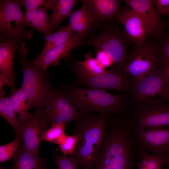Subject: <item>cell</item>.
Instances as JSON below:
<instances>
[{
  "mask_svg": "<svg viewBox=\"0 0 169 169\" xmlns=\"http://www.w3.org/2000/svg\"><path fill=\"white\" fill-rule=\"evenodd\" d=\"M141 16L148 30L147 36L158 42L164 33L166 23L157 11L153 0H123Z\"/></svg>",
  "mask_w": 169,
  "mask_h": 169,
  "instance_id": "4fadbf2b",
  "label": "cell"
},
{
  "mask_svg": "<svg viewBox=\"0 0 169 169\" xmlns=\"http://www.w3.org/2000/svg\"><path fill=\"white\" fill-rule=\"evenodd\" d=\"M78 140V136L74 134L67 136L64 142L59 145L61 151L64 155H73Z\"/></svg>",
  "mask_w": 169,
  "mask_h": 169,
  "instance_id": "1f68e13d",
  "label": "cell"
},
{
  "mask_svg": "<svg viewBox=\"0 0 169 169\" xmlns=\"http://www.w3.org/2000/svg\"><path fill=\"white\" fill-rule=\"evenodd\" d=\"M0 169H6L2 165V166H1Z\"/></svg>",
  "mask_w": 169,
  "mask_h": 169,
  "instance_id": "f35d334b",
  "label": "cell"
},
{
  "mask_svg": "<svg viewBox=\"0 0 169 169\" xmlns=\"http://www.w3.org/2000/svg\"><path fill=\"white\" fill-rule=\"evenodd\" d=\"M19 0L0 1V31L9 39L22 41L30 39L32 30L24 27Z\"/></svg>",
  "mask_w": 169,
  "mask_h": 169,
  "instance_id": "30bf717a",
  "label": "cell"
},
{
  "mask_svg": "<svg viewBox=\"0 0 169 169\" xmlns=\"http://www.w3.org/2000/svg\"><path fill=\"white\" fill-rule=\"evenodd\" d=\"M154 5L161 15H168L169 13V0H153Z\"/></svg>",
  "mask_w": 169,
  "mask_h": 169,
  "instance_id": "e575fe53",
  "label": "cell"
},
{
  "mask_svg": "<svg viewBox=\"0 0 169 169\" xmlns=\"http://www.w3.org/2000/svg\"><path fill=\"white\" fill-rule=\"evenodd\" d=\"M23 143L20 135H16L12 141L0 146V161L4 162L13 157L19 146Z\"/></svg>",
  "mask_w": 169,
  "mask_h": 169,
  "instance_id": "83f0119b",
  "label": "cell"
},
{
  "mask_svg": "<svg viewBox=\"0 0 169 169\" xmlns=\"http://www.w3.org/2000/svg\"><path fill=\"white\" fill-rule=\"evenodd\" d=\"M136 166L138 167V169H148L146 167L141 165L139 162L137 161Z\"/></svg>",
  "mask_w": 169,
  "mask_h": 169,
  "instance_id": "74e56055",
  "label": "cell"
},
{
  "mask_svg": "<svg viewBox=\"0 0 169 169\" xmlns=\"http://www.w3.org/2000/svg\"><path fill=\"white\" fill-rule=\"evenodd\" d=\"M156 43L147 38L135 44L130 52L123 70L131 78L132 83L143 79L154 70L162 67L156 55Z\"/></svg>",
  "mask_w": 169,
  "mask_h": 169,
  "instance_id": "ba28073f",
  "label": "cell"
},
{
  "mask_svg": "<svg viewBox=\"0 0 169 169\" xmlns=\"http://www.w3.org/2000/svg\"><path fill=\"white\" fill-rule=\"evenodd\" d=\"M85 59L82 61H75L87 73L92 75H98L105 72L107 70L96 59L92 57L91 52L87 53L85 55Z\"/></svg>",
  "mask_w": 169,
  "mask_h": 169,
  "instance_id": "484cf974",
  "label": "cell"
},
{
  "mask_svg": "<svg viewBox=\"0 0 169 169\" xmlns=\"http://www.w3.org/2000/svg\"><path fill=\"white\" fill-rule=\"evenodd\" d=\"M132 42L124 28L114 21L105 23L99 34L85 39L81 46L89 45L96 51L105 53L112 59L114 65L123 69L129 58L130 52L128 49Z\"/></svg>",
  "mask_w": 169,
  "mask_h": 169,
  "instance_id": "277c9868",
  "label": "cell"
},
{
  "mask_svg": "<svg viewBox=\"0 0 169 169\" xmlns=\"http://www.w3.org/2000/svg\"><path fill=\"white\" fill-rule=\"evenodd\" d=\"M68 27V24L61 27L57 32L53 33H51L45 35L44 44L43 49L45 48L49 44L55 42Z\"/></svg>",
  "mask_w": 169,
  "mask_h": 169,
  "instance_id": "836d02e7",
  "label": "cell"
},
{
  "mask_svg": "<svg viewBox=\"0 0 169 169\" xmlns=\"http://www.w3.org/2000/svg\"><path fill=\"white\" fill-rule=\"evenodd\" d=\"M125 115L132 132L169 127V103L130 105Z\"/></svg>",
  "mask_w": 169,
  "mask_h": 169,
  "instance_id": "52a82bcc",
  "label": "cell"
},
{
  "mask_svg": "<svg viewBox=\"0 0 169 169\" xmlns=\"http://www.w3.org/2000/svg\"><path fill=\"white\" fill-rule=\"evenodd\" d=\"M9 97L12 107L18 115V123L21 128L25 124L30 115L31 113L28 111L32 106L27 95L21 87L12 90Z\"/></svg>",
  "mask_w": 169,
  "mask_h": 169,
  "instance_id": "ffe728a7",
  "label": "cell"
},
{
  "mask_svg": "<svg viewBox=\"0 0 169 169\" xmlns=\"http://www.w3.org/2000/svg\"><path fill=\"white\" fill-rule=\"evenodd\" d=\"M65 59L69 69L74 74L75 80L70 83L76 86L83 85L90 88L105 90L112 89L122 94H128L132 83L130 77L123 69L113 65L109 70L98 75L90 74L74 61L71 62L68 57Z\"/></svg>",
  "mask_w": 169,
  "mask_h": 169,
  "instance_id": "8992f818",
  "label": "cell"
},
{
  "mask_svg": "<svg viewBox=\"0 0 169 169\" xmlns=\"http://www.w3.org/2000/svg\"><path fill=\"white\" fill-rule=\"evenodd\" d=\"M19 1L21 7H23L26 11H28L38 8L46 9L45 6L47 0H19Z\"/></svg>",
  "mask_w": 169,
  "mask_h": 169,
  "instance_id": "d6a6232c",
  "label": "cell"
},
{
  "mask_svg": "<svg viewBox=\"0 0 169 169\" xmlns=\"http://www.w3.org/2000/svg\"><path fill=\"white\" fill-rule=\"evenodd\" d=\"M18 46L17 42L13 40L1 42L0 44V74L10 80L11 91L16 89L13 65L15 53Z\"/></svg>",
  "mask_w": 169,
  "mask_h": 169,
  "instance_id": "ac0fdd59",
  "label": "cell"
},
{
  "mask_svg": "<svg viewBox=\"0 0 169 169\" xmlns=\"http://www.w3.org/2000/svg\"><path fill=\"white\" fill-rule=\"evenodd\" d=\"M128 101L130 105L169 103V79L163 67L143 79L131 83Z\"/></svg>",
  "mask_w": 169,
  "mask_h": 169,
  "instance_id": "5b68a950",
  "label": "cell"
},
{
  "mask_svg": "<svg viewBox=\"0 0 169 169\" xmlns=\"http://www.w3.org/2000/svg\"><path fill=\"white\" fill-rule=\"evenodd\" d=\"M13 163L9 169H41L46 166L45 160L34 155L22 147L13 157Z\"/></svg>",
  "mask_w": 169,
  "mask_h": 169,
  "instance_id": "7402d4cb",
  "label": "cell"
},
{
  "mask_svg": "<svg viewBox=\"0 0 169 169\" xmlns=\"http://www.w3.org/2000/svg\"><path fill=\"white\" fill-rule=\"evenodd\" d=\"M132 138L135 153L142 152L161 157L169 165V127L132 132Z\"/></svg>",
  "mask_w": 169,
  "mask_h": 169,
  "instance_id": "7c38bea8",
  "label": "cell"
},
{
  "mask_svg": "<svg viewBox=\"0 0 169 169\" xmlns=\"http://www.w3.org/2000/svg\"><path fill=\"white\" fill-rule=\"evenodd\" d=\"M65 125L64 124H52L51 127L44 133L43 140L57 144L59 145L62 144L67 136L64 131Z\"/></svg>",
  "mask_w": 169,
  "mask_h": 169,
  "instance_id": "d4e9b609",
  "label": "cell"
},
{
  "mask_svg": "<svg viewBox=\"0 0 169 169\" xmlns=\"http://www.w3.org/2000/svg\"><path fill=\"white\" fill-rule=\"evenodd\" d=\"M168 15L169 16V13H168Z\"/></svg>",
  "mask_w": 169,
  "mask_h": 169,
  "instance_id": "b9f144b4",
  "label": "cell"
},
{
  "mask_svg": "<svg viewBox=\"0 0 169 169\" xmlns=\"http://www.w3.org/2000/svg\"></svg>",
  "mask_w": 169,
  "mask_h": 169,
  "instance_id": "7bdbcfd3",
  "label": "cell"
},
{
  "mask_svg": "<svg viewBox=\"0 0 169 169\" xmlns=\"http://www.w3.org/2000/svg\"><path fill=\"white\" fill-rule=\"evenodd\" d=\"M68 25V28L62 33L59 37L55 42L49 44L45 48L43 49L41 53L36 58L38 59L41 57L48 50L65 43L74 35L75 32L71 29L69 24Z\"/></svg>",
  "mask_w": 169,
  "mask_h": 169,
  "instance_id": "4dcf8cb0",
  "label": "cell"
},
{
  "mask_svg": "<svg viewBox=\"0 0 169 169\" xmlns=\"http://www.w3.org/2000/svg\"><path fill=\"white\" fill-rule=\"evenodd\" d=\"M47 10L45 9L38 8L26 11L23 16L24 25L38 31L45 35L51 33L50 19Z\"/></svg>",
  "mask_w": 169,
  "mask_h": 169,
  "instance_id": "44dd1931",
  "label": "cell"
},
{
  "mask_svg": "<svg viewBox=\"0 0 169 169\" xmlns=\"http://www.w3.org/2000/svg\"><path fill=\"white\" fill-rule=\"evenodd\" d=\"M41 169H48L46 167V166H44Z\"/></svg>",
  "mask_w": 169,
  "mask_h": 169,
  "instance_id": "ab89813d",
  "label": "cell"
},
{
  "mask_svg": "<svg viewBox=\"0 0 169 169\" xmlns=\"http://www.w3.org/2000/svg\"><path fill=\"white\" fill-rule=\"evenodd\" d=\"M57 169H78L79 163L72 156L69 157L64 155L61 156L54 154Z\"/></svg>",
  "mask_w": 169,
  "mask_h": 169,
  "instance_id": "f546056e",
  "label": "cell"
},
{
  "mask_svg": "<svg viewBox=\"0 0 169 169\" xmlns=\"http://www.w3.org/2000/svg\"><path fill=\"white\" fill-rule=\"evenodd\" d=\"M39 113L51 125L54 123L66 124L71 122H76L82 118L81 114L59 87L51 88L48 104Z\"/></svg>",
  "mask_w": 169,
  "mask_h": 169,
  "instance_id": "8fae6325",
  "label": "cell"
},
{
  "mask_svg": "<svg viewBox=\"0 0 169 169\" xmlns=\"http://www.w3.org/2000/svg\"><path fill=\"white\" fill-rule=\"evenodd\" d=\"M137 154L142 158L139 163L148 169H164L163 165H167L166 160L161 157L142 152Z\"/></svg>",
  "mask_w": 169,
  "mask_h": 169,
  "instance_id": "f1b7e54d",
  "label": "cell"
},
{
  "mask_svg": "<svg viewBox=\"0 0 169 169\" xmlns=\"http://www.w3.org/2000/svg\"><path fill=\"white\" fill-rule=\"evenodd\" d=\"M116 20L123 26L127 34L135 44L143 42L147 38L148 30L143 18L132 8H122Z\"/></svg>",
  "mask_w": 169,
  "mask_h": 169,
  "instance_id": "2e32d148",
  "label": "cell"
},
{
  "mask_svg": "<svg viewBox=\"0 0 169 169\" xmlns=\"http://www.w3.org/2000/svg\"><path fill=\"white\" fill-rule=\"evenodd\" d=\"M68 24L82 38L85 39L93 23L92 18L85 6L82 4L80 8L72 12L69 16Z\"/></svg>",
  "mask_w": 169,
  "mask_h": 169,
  "instance_id": "d6986e66",
  "label": "cell"
},
{
  "mask_svg": "<svg viewBox=\"0 0 169 169\" xmlns=\"http://www.w3.org/2000/svg\"><path fill=\"white\" fill-rule=\"evenodd\" d=\"M5 95L3 89H0V115L14 128L16 135H20L21 127L16 112L11 105L9 97H5Z\"/></svg>",
  "mask_w": 169,
  "mask_h": 169,
  "instance_id": "cb8c5ba5",
  "label": "cell"
},
{
  "mask_svg": "<svg viewBox=\"0 0 169 169\" xmlns=\"http://www.w3.org/2000/svg\"><path fill=\"white\" fill-rule=\"evenodd\" d=\"M82 41L79 35L75 33L67 42L51 49L41 57L35 58L32 61L45 69L51 65H57L60 59L68 56L71 50L81 46Z\"/></svg>",
  "mask_w": 169,
  "mask_h": 169,
  "instance_id": "e0dca14e",
  "label": "cell"
},
{
  "mask_svg": "<svg viewBox=\"0 0 169 169\" xmlns=\"http://www.w3.org/2000/svg\"><path fill=\"white\" fill-rule=\"evenodd\" d=\"M136 162L129 145L121 141H111L103 144L93 169H134Z\"/></svg>",
  "mask_w": 169,
  "mask_h": 169,
  "instance_id": "9c48e42d",
  "label": "cell"
},
{
  "mask_svg": "<svg viewBox=\"0 0 169 169\" xmlns=\"http://www.w3.org/2000/svg\"><path fill=\"white\" fill-rule=\"evenodd\" d=\"M49 124L35 111L31 113L25 124L20 128V134L23 141L22 147L31 153L38 156L40 144Z\"/></svg>",
  "mask_w": 169,
  "mask_h": 169,
  "instance_id": "9a60e30c",
  "label": "cell"
},
{
  "mask_svg": "<svg viewBox=\"0 0 169 169\" xmlns=\"http://www.w3.org/2000/svg\"><path fill=\"white\" fill-rule=\"evenodd\" d=\"M162 67L169 79V65L166 66H162Z\"/></svg>",
  "mask_w": 169,
  "mask_h": 169,
  "instance_id": "8d00e7d4",
  "label": "cell"
},
{
  "mask_svg": "<svg viewBox=\"0 0 169 169\" xmlns=\"http://www.w3.org/2000/svg\"><path fill=\"white\" fill-rule=\"evenodd\" d=\"M19 44L17 50L19 55L18 63L23 73L21 87L35 111L40 112L48 104L49 93L52 88L49 82L51 76L46 69L28 60L27 56L28 50L25 47L26 43L22 42Z\"/></svg>",
  "mask_w": 169,
  "mask_h": 169,
  "instance_id": "3957f363",
  "label": "cell"
},
{
  "mask_svg": "<svg viewBox=\"0 0 169 169\" xmlns=\"http://www.w3.org/2000/svg\"><path fill=\"white\" fill-rule=\"evenodd\" d=\"M165 169H169V166L167 167Z\"/></svg>",
  "mask_w": 169,
  "mask_h": 169,
  "instance_id": "60d3db41",
  "label": "cell"
},
{
  "mask_svg": "<svg viewBox=\"0 0 169 169\" xmlns=\"http://www.w3.org/2000/svg\"><path fill=\"white\" fill-rule=\"evenodd\" d=\"M78 2L76 0H53L50 8L53 11L50 23L51 32L63 20L69 17L73 7Z\"/></svg>",
  "mask_w": 169,
  "mask_h": 169,
  "instance_id": "603a6c76",
  "label": "cell"
},
{
  "mask_svg": "<svg viewBox=\"0 0 169 169\" xmlns=\"http://www.w3.org/2000/svg\"><path fill=\"white\" fill-rule=\"evenodd\" d=\"M91 113L76 122L74 134L78 140L72 156L81 169H93L95 159L103 145L110 116Z\"/></svg>",
  "mask_w": 169,
  "mask_h": 169,
  "instance_id": "7a4b0ae2",
  "label": "cell"
},
{
  "mask_svg": "<svg viewBox=\"0 0 169 169\" xmlns=\"http://www.w3.org/2000/svg\"><path fill=\"white\" fill-rule=\"evenodd\" d=\"M120 0H82L91 16L93 23L90 31L100 28L105 23L116 20L121 10Z\"/></svg>",
  "mask_w": 169,
  "mask_h": 169,
  "instance_id": "5bb4252c",
  "label": "cell"
},
{
  "mask_svg": "<svg viewBox=\"0 0 169 169\" xmlns=\"http://www.w3.org/2000/svg\"><path fill=\"white\" fill-rule=\"evenodd\" d=\"M96 59L104 67H108L114 64L111 58L105 53L102 51H96Z\"/></svg>",
  "mask_w": 169,
  "mask_h": 169,
  "instance_id": "d590c367",
  "label": "cell"
},
{
  "mask_svg": "<svg viewBox=\"0 0 169 169\" xmlns=\"http://www.w3.org/2000/svg\"><path fill=\"white\" fill-rule=\"evenodd\" d=\"M59 87L82 116L92 113L125 115L130 106L129 94L113 95L104 90L79 87L70 84Z\"/></svg>",
  "mask_w": 169,
  "mask_h": 169,
  "instance_id": "6da1fadb",
  "label": "cell"
},
{
  "mask_svg": "<svg viewBox=\"0 0 169 169\" xmlns=\"http://www.w3.org/2000/svg\"><path fill=\"white\" fill-rule=\"evenodd\" d=\"M156 55L162 66L169 65V33H164L156 43Z\"/></svg>",
  "mask_w": 169,
  "mask_h": 169,
  "instance_id": "4316f807",
  "label": "cell"
}]
</instances>
